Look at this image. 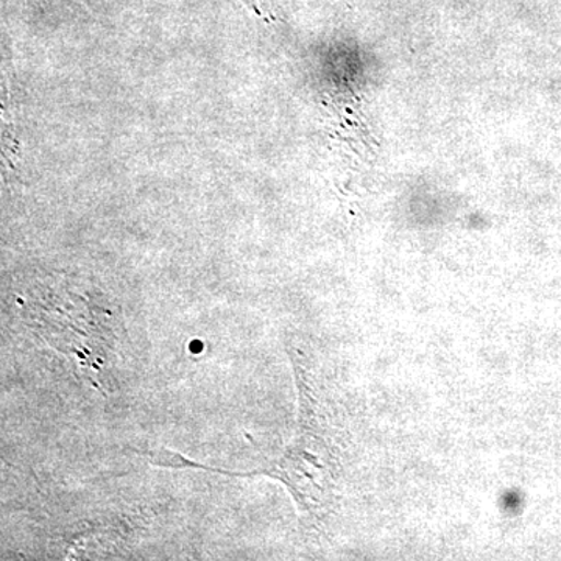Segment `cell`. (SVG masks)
Returning <instances> with one entry per match:
<instances>
[{
  "instance_id": "1",
  "label": "cell",
  "mask_w": 561,
  "mask_h": 561,
  "mask_svg": "<svg viewBox=\"0 0 561 561\" xmlns=\"http://www.w3.org/2000/svg\"><path fill=\"white\" fill-rule=\"evenodd\" d=\"M242 2H245L251 9L260 10V0H242Z\"/></svg>"
}]
</instances>
